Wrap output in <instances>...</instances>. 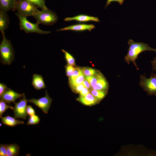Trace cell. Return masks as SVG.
<instances>
[{"label":"cell","mask_w":156,"mask_h":156,"mask_svg":"<svg viewBox=\"0 0 156 156\" xmlns=\"http://www.w3.org/2000/svg\"><path fill=\"white\" fill-rule=\"evenodd\" d=\"M129 47L128 53L125 57V60L128 64L132 62L137 70H139L135 60L140 54L146 51L156 52V49L150 47L148 44L141 42H136L132 39H129L128 42Z\"/></svg>","instance_id":"1"},{"label":"cell","mask_w":156,"mask_h":156,"mask_svg":"<svg viewBox=\"0 0 156 156\" xmlns=\"http://www.w3.org/2000/svg\"><path fill=\"white\" fill-rule=\"evenodd\" d=\"M3 39L0 44V62L3 64L10 65L14 59L15 53L11 42L2 34Z\"/></svg>","instance_id":"2"},{"label":"cell","mask_w":156,"mask_h":156,"mask_svg":"<svg viewBox=\"0 0 156 156\" xmlns=\"http://www.w3.org/2000/svg\"><path fill=\"white\" fill-rule=\"evenodd\" d=\"M15 14L18 18L21 29L25 33H36L40 34H46L51 33L50 31L41 29L39 27V24L37 22L33 23L30 22L27 20V16L22 15L18 12Z\"/></svg>","instance_id":"3"},{"label":"cell","mask_w":156,"mask_h":156,"mask_svg":"<svg viewBox=\"0 0 156 156\" xmlns=\"http://www.w3.org/2000/svg\"><path fill=\"white\" fill-rule=\"evenodd\" d=\"M33 16L39 24L47 25H52L58 20L56 13L47 8L39 10Z\"/></svg>","instance_id":"4"},{"label":"cell","mask_w":156,"mask_h":156,"mask_svg":"<svg viewBox=\"0 0 156 156\" xmlns=\"http://www.w3.org/2000/svg\"><path fill=\"white\" fill-rule=\"evenodd\" d=\"M38 7L26 0H17L12 10H16L20 14L26 16H33L39 10Z\"/></svg>","instance_id":"5"},{"label":"cell","mask_w":156,"mask_h":156,"mask_svg":"<svg viewBox=\"0 0 156 156\" xmlns=\"http://www.w3.org/2000/svg\"><path fill=\"white\" fill-rule=\"evenodd\" d=\"M140 85L150 95H156V74H152L147 78L145 75L140 76Z\"/></svg>","instance_id":"6"},{"label":"cell","mask_w":156,"mask_h":156,"mask_svg":"<svg viewBox=\"0 0 156 156\" xmlns=\"http://www.w3.org/2000/svg\"><path fill=\"white\" fill-rule=\"evenodd\" d=\"M45 96L38 99L32 98L28 100V102L34 104L40 109L45 114H48L52 99L49 96L46 90H45Z\"/></svg>","instance_id":"7"},{"label":"cell","mask_w":156,"mask_h":156,"mask_svg":"<svg viewBox=\"0 0 156 156\" xmlns=\"http://www.w3.org/2000/svg\"><path fill=\"white\" fill-rule=\"evenodd\" d=\"M28 99L25 94L17 103H14V107L13 109L14 117L16 118H22L25 120L27 115L26 112Z\"/></svg>","instance_id":"8"},{"label":"cell","mask_w":156,"mask_h":156,"mask_svg":"<svg viewBox=\"0 0 156 156\" xmlns=\"http://www.w3.org/2000/svg\"><path fill=\"white\" fill-rule=\"evenodd\" d=\"M25 94H19L13 90L8 88L1 96H0V100H3L9 104L12 103H15L18 99L22 98Z\"/></svg>","instance_id":"9"},{"label":"cell","mask_w":156,"mask_h":156,"mask_svg":"<svg viewBox=\"0 0 156 156\" xmlns=\"http://www.w3.org/2000/svg\"><path fill=\"white\" fill-rule=\"evenodd\" d=\"M95 28L93 24H78L70 25L62 28L56 29L57 31L66 30H71L76 31H81L85 30L91 31Z\"/></svg>","instance_id":"10"},{"label":"cell","mask_w":156,"mask_h":156,"mask_svg":"<svg viewBox=\"0 0 156 156\" xmlns=\"http://www.w3.org/2000/svg\"><path fill=\"white\" fill-rule=\"evenodd\" d=\"M64 20L66 21H75L80 22H86L93 21L99 22L100 21L98 17H94L85 14H79L73 17L65 18Z\"/></svg>","instance_id":"11"},{"label":"cell","mask_w":156,"mask_h":156,"mask_svg":"<svg viewBox=\"0 0 156 156\" xmlns=\"http://www.w3.org/2000/svg\"><path fill=\"white\" fill-rule=\"evenodd\" d=\"M31 84L34 88L37 90L45 89L46 87L43 77L42 75L37 74L33 75Z\"/></svg>","instance_id":"12"},{"label":"cell","mask_w":156,"mask_h":156,"mask_svg":"<svg viewBox=\"0 0 156 156\" xmlns=\"http://www.w3.org/2000/svg\"><path fill=\"white\" fill-rule=\"evenodd\" d=\"M2 123L6 126L14 127L17 125L23 124L24 123L23 121L16 119L13 117L8 115L0 117Z\"/></svg>","instance_id":"13"},{"label":"cell","mask_w":156,"mask_h":156,"mask_svg":"<svg viewBox=\"0 0 156 156\" xmlns=\"http://www.w3.org/2000/svg\"><path fill=\"white\" fill-rule=\"evenodd\" d=\"M10 23L8 16L6 12L0 10V31L2 34L8 28Z\"/></svg>","instance_id":"14"},{"label":"cell","mask_w":156,"mask_h":156,"mask_svg":"<svg viewBox=\"0 0 156 156\" xmlns=\"http://www.w3.org/2000/svg\"><path fill=\"white\" fill-rule=\"evenodd\" d=\"M77 100L83 104L88 106L95 104L99 101L90 93H89L84 96H80L77 99Z\"/></svg>","instance_id":"15"},{"label":"cell","mask_w":156,"mask_h":156,"mask_svg":"<svg viewBox=\"0 0 156 156\" xmlns=\"http://www.w3.org/2000/svg\"><path fill=\"white\" fill-rule=\"evenodd\" d=\"M17 0H0V9L5 12L12 10Z\"/></svg>","instance_id":"16"},{"label":"cell","mask_w":156,"mask_h":156,"mask_svg":"<svg viewBox=\"0 0 156 156\" xmlns=\"http://www.w3.org/2000/svg\"><path fill=\"white\" fill-rule=\"evenodd\" d=\"M108 84L104 76L99 80L96 85L92 87V89L106 91L108 88Z\"/></svg>","instance_id":"17"},{"label":"cell","mask_w":156,"mask_h":156,"mask_svg":"<svg viewBox=\"0 0 156 156\" xmlns=\"http://www.w3.org/2000/svg\"><path fill=\"white\" fill-rule=\"evenodd\" d=\"M7 156H17L19 154L20 147L16 144H7Z\"/></svg>","instance_id":"18"},{"label":"cell","mask_w":156,"mask_h":156,"mask_svg":"<svg viewBox=\"0 0 156 156\" xmlns=\"http://www.w3.org/2000/svg\"><path fill=\"white\" fill-rule=\"evenodd\" d=\"M103 76L102 73L99 71L94 75L86 77V79L89 82L92 87L96 85L99 79Z\"/></svg>","instance_id":"19"},{"label":"cell","mask_w":156,"mask_h":156,"mask_svg":"<svg viewBox=\"0 0 156 156\" xmlns=\"http://www.w3.org/2000/svg\"><path fill=\"white\" fill-rule=\"evenodd\" d=\"M90 93L97 99L100 101L103 99L106 94V91L91 90Z\"/></svg>","instance_id":"20"},{"label":"cell","mask_w":156,"mask_h":156,"mask_svg":"<svg viewBox=\"0 0 156 156\" xmlns=\"http://www.w3.org/2000/svg\"><path fill=\"white\" fill-rule=\"evenodd\" d=\"M84 76L82 73L73 81L70 82L69 83L72 88H73L76 86L83 83L85 79Z\"/></svg>","instance_id":"21"},{"label":"cell","mask_w":156,"mask_h":156,"mask_svg":"<svg viewBox=\"0 0 156 156\" xmlns=\"http://www.w3.org/2000/svg\"><path fill=\"white\" fill-rule=\"evenodd\" d=\"M8 103L5 101L0 100V117L2 116L3 114L8 109H10L13 110L14 107L8 105Z\"/></svg>","instance_id":"22"},{"label":"cell","mask_w":156,"mask_h":156,"mask_svg":"<svg viewBox=\"0 0 156 156\" xmlns=\"http://www.w3.org/2000/svg\"><path fill=\"white\" fill-rule=\"evenodd\" d=\"M81 70L83 73L86 77L93 76L99 71L94 69L88 67H84L81 68Z\"/></svg>","instance_id":"23"},{"label":"cell","mask_w":156,"mask_h":156,"mask_svg":"<svg viewBox=\"0 0 156 156\" xmlns=\"http://www.w3.org/2000/svg\"><path fill=\"white\" fill-rule=\"evenodd\" d=\"M64 54L65 58L69 65L74 66L75 65L74 58L69 53L64 49L62 50Z\"/></svg>","instance_id":"24"},{"label":"cell","mask_w":156,"mask_h":156,"mask_svg":"<svg viewBox=\"0 0 156 156\" xmlns=\"http://www.w3.org/2000/svg\"><path fill=\"white\" fill-rule=\"evenodd\" d=\"M40 120V119L39 116L36 114L29 116L27 125H36L38 123Z\"/></svg>","instance_id":"25"},{"label":"cell","mask_w":156,"mask_h":156,"mask_svg":"<svg viewBox=\"0 0 156 156\" xmlns=\"http://www.w3.org/2000/svg\"><path fill=\"white\" fill-rule=\"evenodd\" d=\"M33 3L38 8L41 9L47 8L45 5V0H26Z\"/></svg>","instance_id":"26"},{"label":"cell","mask_w":156,"mask_h":156,"mask_svg":"<svg viewBox=\"0 0 156 156\" xmlns=\"http://www.w3.org/2000/svg\"><path fill=\"white\" fill-rule=\"evenodd\" d=\"M81 69L75 68L71 76L69 78V82L73 81L79 75L82 73Z\"/></svg>","instance_id":"27"},{"label":"cell","mask_w":156,"mask_h":156,"mask_svg":"<svg viewBox=\"0 0 156 156\" xmlns=\"http://www.w3.org/2000/svg\"><path fill=\"white\" fill-rule=\"evenodd\" d=\"M0 156H7V144H0Z\"/></svg>","instance_id":"28"},{"label":"cell","mask_w":156,"mask_h":156,"mask_svg":"<svg viewBox=\"0 0 156 156\" xmlns=\"http://www.w3.org/2000/svg\"><path fill=\"white\" fill-rule=\"evenodd\" d=\"M75 68L73 66L68 65L66 67V73L67 76L70 77Z\"/></svg>","instance_id":"29"},{"label":"cell","mask_w":156,"mask_h":156,"mask_svg":"<svg viewBox=\"0 0 156 156\" xmlns=\"http://www.w3.org/2000/svg\"><path fill=\"white\" fill-rule=\"evenodd\" d=\"M26 112L27 115L31 116L36 114V112L34 108L30 105H27Z\"/></svg>","instance_id":"30"},{"label":"cell","mask_w":156,"mask_h":156,"mask_svg":"<svg viewBox=\"0 0 156 156\" xmlns=\"http://www.w3.org/2000/svg\"><path fill=\"white\" fill-rule=\"evenodd\" d=\"M125 0H107L105 8H106L112 2H117L120 5H122L123 3Z\"/></svg>","instance_id":"31"},{"label":"cell","mask_w":156,"mask_h":156,"mask_svg":"<svg viewBox=\"0 0 156 156\" xmlns=\"http://www.w3.org/2000/svg\"><path fill=\"white\" fill-rule=\"evenodd\" d=\"M84 87V86L83 83L76 86L73 89L76 92L79 93Z\"/></svg>","instance_id":"32"},{"label":"cell","mask_w":156,"mask_h":156,"mask_svg":"<svg viewBox=\"0 0 156 156\" xmlns=\"http://www.w3.org/2000/svg\"><path fill=\"white\" fill-rule=\"evenodd\" d=\"M6 85L4 83H0V96H1L8 89Z\"/></svg>","instance_id":"33"},{"label":"cell","mask_w":156,"mask_h":156,"mask_svg":"<svg viewBox=\"0 0 156 156\" xmlns=\"http://www.w3.org/2000/svg\"><path fill=\"white\" fill-rule=\"evenodd\" d=\"M89 93H90L89 89L85 87H84L79 93L80 95V96H86Z\"/></svg>","instance_id":"34"},{"label":"cell","mask_w":156,"mask_h":156,"mask_svg":"<svg viewBox=\"0 0 156 156\" xmlns=\"http://www.w3.org/2000/svg\"><path fill=\"white\" fill-rule=\"evenodd\" d=\"M152 69L154 72H156V57L153 58L151 61Z\"/></svg>","instance_id":"35"},{"label":"cell","mask_w":156,"mask_h":156,"mask_svg":"<svg viewBox=\"0 0 156 156\" xmlns=\"http://www.w3.org/2000/svg\"><path fill=\"white\" fill-rule=\"evenodd\" d=\"M83 83L85 87L89 89L91 88V86L90 83L86 79L84 80Z\"/></svg>","instance_id":"36"},{"label":"cell","mask_w":156,"mask_h":156,"mask_svg":"<svg viewBox=\"0 0 156 156\" xmlns=\"http://www.w3.org/2000/svg\"><path fill=\"white\" fill-rule=\"evenodd\" d=\"M0 126H1V127L2 126V124H1V123H0Z\"/></svg>","instance_id":"37"}]
</instances>
